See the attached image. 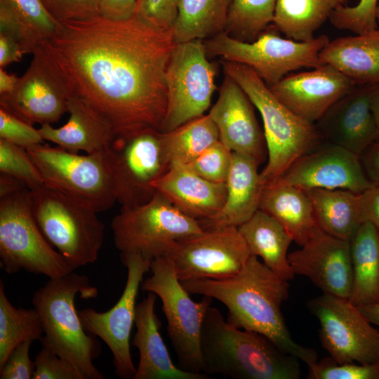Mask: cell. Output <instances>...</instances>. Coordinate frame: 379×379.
Instances as JSON below:
<instances>
[{
    "label": "cell",
    "mask_w": 379,
    "mask_h": 379,
    "mask_svg": "<svg viewBox=\"0 0 379 379\" xmlns=\"http://www.w3.org/2000/svg\"><path fill=\"white\" fill-rule=\"evenodd\" d=\"M41 46L71 93L109 126L114 138L161 131L167 111L166 71L171 31L133 15L60 22Z\"/></svg>",
    "instance_id": "1"
},
{
    "label": "cell",
    "mask_w": 379,
    "mask_h": 379,
    "mask_svg": "<svg viewBox=\"0 0 379 379\" xmlns=\"http://www.w3.org/2000/svg\"><path fill=\"white\" fill-rule=\"evenodd\" d=\"M190 294L216 299L227 310L228 324L263 335L284 352L307 366L317 352L293 340L281 307L288 296V281L274 274L258 257L250 255L241 270L223 279H198L181 282Z\"/></svg>",
    "instance_id": "2"
},
{
    "label": "cell",
    "mask_w": 379,
    "mask_h": 379,
    "mask_svg": "<svg viewBox=\"0 0 379 379\" xmlns=\"http://www.w3.org/2000/svg\"><path fill=\"white\" fill-rule=\"evenodd\" d=\"M203 373L235 379H298L299 359L256 332L230 324L210 306L203 319Z\"/></svg>",
    "instance_id": "3"
},
{
    "label": "cell",
    "mask_w": 379,
    "mask_h": 379,
    "mask_svg": "<svg viewBox=\"0 0 379 379\" xmlns=\"http://www.w3.org/2000/svg\"><path fill=\"white\" fill-rule=\"evenodd\" d=\"M95 298L98 290L90 285L88 278L73 272L51 279L33 295L32 302L38 312L44 335L39 339L45 346L71 362L84 379H104L94 366L99 356V342L88 334L75 307V298Z\"/></svg>",
    "instance_id": "4"
},
{
    "label": "cell",
    "mask_w": 379,
    "mask_h": 379,
    "mask_svg": "<svg viewBox=\"0 0 379 379\" xmlns=\"http://www.w3.org/2000/svg\"><path fill=\"white\" fill-rule=\"evenodd\" d=\"M222 65L225 74L243 88L260 114L268 157L260 180L263 185L275 181L324 139L314 123L286 107L251 67L226 60Z\"/></svg>",
    "instance_id": "5"
},
{
    "label": "cell",
    "mask_w": 379,
    "mask_h": 379,
    "mask_svg": "<svg viewBox=\"0 0 379 379\" xmlns=\"http://www.w3.org/2000/svg\"><path fill=\"white\" fill-rule=\"evenodd\" d=\"M29 192L34 217L51 245L74 270L95 262L105 239L98 213L46 185Z\"/></svg>",
    "instance_id": "6"
},
{
    "label": "cell",
    "mask_w": 379,
    "mask_h": 379,
    "mask_svg": "<svg viewBox=\"0 0 379 379\" xmlns=\"http://www.w3.org/2000/svg\"><path fill=\"white\" fill-rule=\"evenodd\" d=\"M328 41L324 34L306 41L283 38L272 24L252 42L240 41L222 32L204 44L208 56L246 65L271 87L293 71L324 65L319 53Z\"/></svg>",
    "instance_id": "7"
},
{
    "label": "cell",
    "mask_w": 379,
    "mask_h": 379,
    "mask_svg": "<svg viewBox=\"0 0 379 379\" xmlns=\"http://www.w3.org/2000/svg\"><path fill=\"white\" fill-rule=\"evenodd\" d=\"M0 262L8 274L24 270L49 279L74 270L39 227L28 188L0 197Z\"/></svg>",
    "instance_id": "8"
},
{
    "label": "cell",
    "mask_w": 379,
    "mask_h": 379,
    "mask_svg": "<svg viewBox=\"0 0 379 379\" xmlns=\"http://www.w3.org/2000/svg\"><path fill=\"white\" fill-rule=\"evenodd\" d=\"M111 227L121 253H140L150 261L166 255L179 240L204 230L198 220L184 214L159 192L142 205L121 206Z\"/></svg>",
    "instance_id": "9"
},
{
    "label": "cell",
    "mask_w": 379,
    "mask_h": 379,
    "mask_svg": "<svg viewBox=\"0 0 379 379\" xmlns=\"http://www.w3.org/2000/svg\"><path fill=\"white\" fill-rule=\"evenodd\" d=\"M150 277L142 280L141 288L152 292L162 302L166 330L178 361V367L194 373H203L200 340L203 319L213 298L204 295L194 302L182 286L166 256L152 260Z\"/></svg>",
    "instance_id": "10"
},
{
    "label": "cell",
    "mask_w": 379,
    "mask_h": 379,
    "mask_svg": "<svg viewBox=\"0 0 379 379\" xmlns=\"http://www.w3.org/2000/svg\"><path fill=\"white\" fill-rule=\"evenodd\" d=\"M26 149L46 187L97 213L117 202L102 152L82 155L43 143Z\"/></svg>",
    "instance_id": "11"
},
{
    "label": "cell",
    "mask_w": 379,
    "mask_h": 379,
    "mask_svg": "<svg viewBox=\"0 0 379 379\" xmlns=\"http://www.w3.org/2000/svg\"><path fill=\"white\" fill-rule=\"evenodd\" d=\"M160 132L114 138L102 151L114 194L121 206L142 205L157 192L152 184L169 167Z\"/></svg>",
    "instance_id": "12"
},
{
    "label": "cell",
    "mask_w": 379,
    "mask_h": 379,
    "mask_svg": "<svg viewBox=\"0 0 379 379\" xmlns=\"http://www.w3.org/2000/svg\"><path fill=\"white\" fill-rule=\"evenodd\" d=\"M216 70L204 40L175 44L166 71L167 111L161 132L204 115L217 88Z\"/></svg>",
    "instance_id": "13"
},
{
    "label": "cell",
    "mask_w": 379,
    "mask_h": 379,
    "mask_svg": "<svg viewBox=\"0 0 379 379\" xmlns=\"http://www.w3.org/2000/svg\"><path fill=\"white\" fill-rule=\"evenodd\" d=\"M317 317L320 340L337 363L379 361V331L347 298L324 293L308 302Z\"/></svg>",
    "instance_id": "14"
},
{
    "label": "cell",
    "mask_w": 379,
    "mask_h": 379,
    "mask_svg": "<svg viewBox=\"0 0 379 379\" xmlns=\"http://www.w3.org/2000/svg\"><path fill=\"white\" fill-rule=\"evenodd\" d=\"M251 254L237 227H216L177 241L165 255L180 282L238 274Z\"/></svg>",
    "instance_id": "15"
},
{
    "label": "cell",
    "mask_w": 379,
    "mask_h": 379,
    "mask_svg": "<svg viewBox=\"0 0 379 379\" xmlns=\"http://www.w3.org/2000/svg\"><path fill=\"white\" fill-rule=\"evenodd\" d=\"M120 256L127 268V279L118 302L104 312L90 307L78 312L86 332L101 338L110 350L116 375L134 379L136 368L130 351L131 333L135 324L138 290L144 274L150 270L152 261L137 253H121Z\"/></svg>",
    "instance_id": "16"
},
{
    "label": "cell",
    "mask_w": 379,
    "mask_h": 379,
    "mask_svg": "<svg viewBox=\"0 0 379 379\" xmlns=\"http://www.w3.org/2000/svg\"><path fill=\"white\" fill-rule=\"evenodd\" d=\"M32 55L13 91L0 95V107L32 125L52 124L68 112L72 93L42 46Z\"/></svg>",
    "instance_id": "17"
},
{
    "label": "cell",
    "mask_w": 379,
    "mask_h": 379,
    "mask_svg": "<svg viewBox=\"0 0 379 379\" xmlns=\"http://www.w3.org/2000/svg\"><path fill=\"white\" fill-rule=\"evenodd\" d=\"M277 180L305 191L343 189L358 194L374 185L367 177L359 156L324 140Z\"/></svg>",
    "instance_id": "18"
},
{
    "label": "cell",
    "mask_w": 379,
    "mask_h": 379,
    "mask_svg": "<svg viewBox=\"0 0 379 379\" xmlns=\"http://www.w3.org/2000/svg\"><path fill=\"white\" fill-rule=\"evenodd\" d=\"M295 274L306 277L324 293L349 298L352 284L350 241L317 226L300 248L288 253Z\"/></svg>",
    "instance_id": "19"
},
{
    "label": "cell",
    "mask_w": 379,
    "mask_h": 379,
    "mask_svg": "<svg viewBox=\"0 0 379 379\" xmlns=\"http://www.w3.org/2000/svg\"><path fill=\"white\" fill-rule=\"evenodd\" d=\"M254 107L243 88L225 74L218 98L208 114L222 143L233 152L251 157L260 165L265 160L267 150Z\"/></svg>",
    "instance_id": "20"
},
{
    "label": "cell",
    "mask_w": 379,
    "mask_h": 379,
    "mask_svg": "<svg viewBox=\"0 0 379 379\" xmlns=\"http://www.w3.org/2000/svg\"><path fill=\"white\" fill-rule=\"evenodd\" d=\"M356 85L333 66L324 64L310 71L290 73L270 88L291 111L315 123Z\"/></svg>",
    "instance_id": "21"
},
{
    "label": "cell",
    "mask_w": 379,
    "mask_h": 379,
    "mask_svg": "<svg viewBox=\"0 0 379 379\" xmlns=\"http://www.w3.org/2000/svg\"><path fill=\"white\" fill-rule=\"evenodd\" d=\"M373 84H357L314 123L324 140L361 156L379 139L370 105Z\"/></svg>",
    "instance_id": "22"
},
{
    "label": "cell",
    "mask_w": 379,
    "mask_h": 379,
    "mask_svg": "<svg viewBox=\"0 0 379 379\" xmlns=\"http://www.w3.org/2000/svg\"><path fill=\"white\" fill-rule=\"evenodd\" d=\"M152 186L177 208L199 222L216 215L227 198L225 182H213L173 164Z\"/></svg>",
    "instance_id": "23"
},
{
    "label": "cell",
    "mask_w": 379,
    "mask_h": 379,
    "mask_svg": "<svg viewBox=\"0 0 379 379\" xmlns=\"http://www.w3.org/2000/svg\"><path fill=\"white\" fill-rule=\"evenodd\" d=\"M157 295H147L136 305V332L131 345L140 359L134 379H208L206 373L185 371L175 366L159 333L161 323L155 312Z\"/></svg>",
    "instance_id": "24"
},
{
    "label": "cell",
    "mask_w": 379,
    "mask_h": 379,
    "mask_svg": "<svg viewBox=\"0 0 379 379\" xmlns=\"http://www.w3.org/2000/svg\"><path fill=\"white\" fill-rule=\"evenodd\" d=\"M259 164L251 157L233 152L225 182L227 198L220 211L211 219L200 221L203 229L239 227L258 209L263 189Z\"/></svg>",
    "instance_id": "25"
},
{
    "label": "cell",
    "mask_w": 379,
    "mask_h": 379,
    "mask_svg": "<svg viewBox=\"0 0 379 379\" xmlns=\"http://www.w3.org/2000/svg\"><path fill=\"white\" fill-rule=\"evenodd\" d=\"M69 117L61 127L41 125L39 131L44 140L69 152L86 154L102 152L114 138L109 126L88 104L72 93L67 101Z\"/></svg>",
    "instance_id": "26"
},
{
    "label": "cell",
    "mask_w": 379,
    "mask_h": 379,
    "mask_svg": "<svg viewBox=\"0 0 379 379\" xmlns=\"http://www.w3.org/2000/svg\"><path fill=\"white\" fill-rule=\"evenodd\" d=\"M328 64L356 84L379 82V27L356 36L329 41L319 53Z\"/></svg>",
    "instance_id": "27"
},
{
    "label": "cell",
    "mask_w": 379,
    "mask_h": 379,
    "mask_svg": "<svg viewBox=\"0 0 379 379\" xmlns=\"http://www.w3.org/2000/svg\"><path fill=\"white\" fill-rule=\"evenodd\" d=\"M259 209L277 220L300 246L317 226L307 192L279 180L264 185Z\"/></svg>",
    "instance_id": "28"
},
{
    "label": "cell",
    "mask_w": 379,
    "mask_h": 379,
    "mask_svg": "<svg viewBox=\"0 0 379 379\" xmlns=\"http://www.w3.org/2000/svg\"><path fill=\"white\" fill-rule=\"evenodd\" d=\"M60 25L41 0H0V33L18 41L25 54H32Z\"/></svg>",
    "instance_id": "29"
},
{
    "label": "cell",
    "mask_w": 379,
    "mask_h": 379,
    "mask_svg": "<svg viewBox=\"0 0 379 379\" xmlns=\"http://www.w3.org/2000/svg\"><path fill=\"white\" fill-rule=\"evenodd\" d=\"M237 229L251 255L261 258L263 263L281 279L288 281L294 278L288 253L293 240L277 220L258 209Z\"/></svg>",
    "instance_id": "30"
},
{
    "label": "cell",
    "mask_w": 379,
    "mask_h": 379,
    "mask_svg": "<svg viewBox=\"0 0 379 379\" xmlns=\"http://www.w3.org/2000/svg\"><path fill=\"white\" fill-rule=\"evenodd\" d=\"M352 272L348 300L361 307L379 301V232L363 222L350 240Z\"/></svg>",
    "instance_id": "31"
},
{
    "label": "cell",
    "mask_w": 379,
    "mask_h": 379,
    "mask_svg": "<svg viewBox=\"0 0 379 379\" xmlns=\"http://www.w3.org/2000/svg\"><path fill=\"white\" fill-rule=\"evenodd\" d=\"M306 192L317 225L333 237L350 241L363 222L360 194L343 189H312Z\"/></svg>",
    "instance_id": "32"
},
{
    "label": "cell",
    "mask_w": 379,
    "mask_h": 379,
    "mask_svg": "<svg viewBox=\"0 0 379 379\" xmlns=\"http://www.w3.org/2000/svg\"><path fill=\"white\" fill-rule=\"evenodd\" d=\"M348 0H277L272 25L287 38L306 41Z\"/></svg>",
    "instance_id": "33"
},
{
    "label": "cell",
    "mask_w": 379,
    "mask_h": 379,
    "mask_svg": "<svg viewBox=\"0 0 379 379\" xmlns=\"http://www.w3.org/2000/svg\"><path fill=\"white\" fill-rule=\"evenodd\" d=\"M231 0H178L172 33L175 43L208 39L224 32Z\"/></svg>",
    "instance_id": "34"
},
{
    "label": "cell",
    "mask_w": 379,
    "mask_h": 379,
    "mask_svg": "<svg viewBox=\"0 0 379 379\" xmlns=\"http://www.w3.org/2000/svg\"><path fill=\"white\" fill-rule=\"evenodd\" d=\"M169 164L186 165L219 140L218 128L209 114L202 115L168 131L160 132Z\"/></svg>",
    "instance_id": "35"
},
{
    "label": "cell",
    "mask_w": 379,
    "mask_h": 379,
    "mask_svg": "<svg viewBox=\"0 0 379 379\" xmlns=\"http://www.w3.org/2000/svg\"><path fill=\"white\" fill-rule=\"evenodd\" d=\"M44 333L40 317L33 309L16 308L6 295L0 281V369L13 349L27 340H39Z\"/></svg>",
    "instance_id": "36"
},
{
    "label": "cell",
    "mask_w": 379,
    "mask_h": 379,
    "mask_svg": "<svg viewBox=\"0 0 379 379\" xmlns=\"http://www.w3.org/2000/svg\"><path fill=\"white\" fill-rule=\"evenodd\" d=\"M277 0H231L224 32L240 41H255L274 22Z\"/></svg>",
    "instance_id": "37"
},
{
    "label": "cell",
    "mask_w": 379,
    "mask_h": 379,
    "mask_svg": "<svg viewBox=\"0 0 379 379\" xmlns=\"http://www.w3.org/2000/svg\"><path fill=\"white\" fill-rule=\"evenodd\" d=\"M0 173L20 180L29 190L44 185L42 175L27 150L0 139Z\"/></svg>",
    "instance_id": "38"
},
{
    "label": "cell",
    "mask_w": 379,
    "mask_h": 379,
    "mask_svg": "<svg viewBox=\"0 0 379 379\" xmlns=\"http://www.w3.org/2000/svg\"><path fill=\"white\" fill-rule=\"evenodd\" d=\"M378 0H359L354 6H341L329 18L331 24L339 29L356 34L377 29L376 9Z\"/></svg>",
    "instance_id": "39"
},
{
    "label": "cell",
    "mask_w": 379,
    "mask_h": 379,
    "mask_svg": "<svg viewBox=\"0 0 379 379\" xmlns=\"http://www.w3.org/2000/svg\"><path fill=\"white\" fill-rule=\"evenodd\" d=\"M232 153L218 140L185 166L207 180L225 182L232 164Z\"/></svg>",
    "instance_id": "40"
},
{
    "label": "cell",
    "mask_w": 379,
    "mask_h": 379,
    "mask_svg": "<svg viewBox=\"0 0 379 379\" xmlns=\"http://www.w3.org/2000/svg\"><path fill=\"white\" fill-rule=\"evenodd\" d=\"M309 379H379V361L337 363L330 357L308 366Z\"/></svg>",
    "instance_id": "41"
},
{
    "label": "cell",
    "mask_w": 379,
    "mask_h": 379,
    "mask_svg": "<svg viewBox=\"0 0 379 379\" xmlns=\"http://www.w3.org/2000/svg\"><path fill=\"white\" fill-rule=\"evenodd\" d=\"M178 14V0H138L133 15L162 30L173 31Z\"/></svg>",
    "instance_id": "42"
},
{
    "label": "cell",
    "mask_w": 379,
    "mask_h": 379,
    "mask_svg": "<svg viewBox=\"0 0 379 379\" xmlns=\"http://www.w3.org/2000/svg\"><path fill=\"white\" fill-rule=\"evenodd\" d=\"M0 139L25 149L42 144L39 129L3 107H0Z\"/></svg>",
    "instance_id": "43"
},
{
    "label": "cell",
    "mask_w": 379,
    "mask_h": 379,
    "mask_svg": "<svg viewBox=\"0 0 379 379\" xmlns=\"http://www.w3.org/2000/svg\"><path fill=\"white\" fill-rule=\"evenodd\" d=\"M34 363L32 379H84L71 362L45 346L35 356Z\"/></svg>",
    "instance_id": "44"
},
{
    "label": "cell",
    "mask_w": 379,
    "mask_h": 379,
    "mask_svg": "<svg viewBox=\"0 0 379 379\" xmlns=\"http://www.w3.org/2000/svg\"><path fill=\"white\" fill-rule=\"evenodd\" d=\"M59 22L88 19L100 15L102 0H41Z\"/></svg>",
    "instance_id": "45"
},
{
    "label": "cell",
    "mask_w": 379,
    "mask_h": 379,
    "mask_svg": "<svg viewBox=\"0 0 379 379\" xmlns=\"http://www.w3.org/2000/svg\"><path fill=\"white\" fill-rule=\"evenodd\" d=\"M33 340H25L16 346L0 369L1 379H32L35 363L29 355Z\"/></svg>",
    "instance_id": "46"
},
{
    "label": "cell",
    "mask_w": 379,
    "mask_h": 379,
    "mask_svg": "<svg viewBox=\"0 0 379 379\" xmlns=\"http://www.w3.org/2000/svg\"><path fill=\"white\" fill-rule=\"evenodd\" d=\"M360 208L362 222H371L379 232V185L360 194Z\"/></svg>",
    "instance_id": "47"
},
{
    "label": "cell",
    "mask_w": 379,
    "mask_h": 379,
    "mask_svg": "<svg viewBox=\"0 0 379 379\" xmlns=\"http://www.w3.org/2000/svg\"><path fill=\"white\" fill-rule=\"evenodd\" d=\"M138 0H102L100 15L111 19L122 20L131 18Z\"/></svg>",
    "instance_id": "48"
},
{
    "label": "cell",
    "mask_w": 379,
    "mask_h": 379,
    "mask_svg": "<svg viewBox=\"0 0 379 379\" xmlns=\"http://www.w3.org/2000/svg\"><path fill=\"white\" fill-rule=\"evenodd\" d=\"M23 50L13 37L0 33V67L19 62L24 55Z\"/></svg>",
    "instance_id": "49"
},
{
    "label": "cell",
    "mask_w": 379,
    "mask_h": 379,
    "mask_svg": "<svg viewBox=\"0 0 379 379\" xmlns=\"http://www.w3.org/2000/svg\"><path fill=\"white\" fill-rule=\"evenodd\" d=\"M360 159L368 179L373 184L379 185V139L362 153Z\"/></svg>",
    "instance_id": "50"
},
{
    "label": "cell",
    "mask_w": 379,
    "mask_h": 379,
    "mask_svg": "<svg viewBox=\"0 0 379 379\" xmlns=\"http://www.w3.org/2000/svg\"><path fill=\"white\" fill-rule=\"evenodd\" d=\"M27 188L20 180L9 175L0 173V197Z\"/></svg>",
    "instance_id": "51"
},
{
    "label": "cell",
    "mask_w": 379,
    "mask_h": 379,
    "mask_svg": "<svg viewBox=\"0 0 379 379\" xmlns=\"http://www.w3.org/2000/svg\"><path fill=\"white\" fill-rule=\"evenodd\" d=\"M19 78L15 74L7 73L3 68H0V95L12 93L18 84Z\"/></svg>",
    "instance_id": "52"
},
{
    "label": "cell",
    "mask_w": 379,
    "mask_h": 379,
    "mask_svg": "<svg viewBox=\"0 0 379 379\" xmlns=\"http://www.w3.org/2000/svg\"><path fill=\"white\" fill-rule=\"evenodd\" d=\"M358 307L373 325L379 327V301Z\"/></svg>",
    "instance_id": "53"
},
{
    "label": "cell",
    "mask_w": 379,
    "mask_h": 379,
    "mask_svg": "<svg viewBox=\"0 0 379 379\" xmlns=\"http://www.w3.org/2000/svg\"><path fill=\"white\" fill-rule=\"evenodd\" d=\"M370 105L375 121L379 128V82L373 85Z\"/></svg>",
    "instance_id": "54"
},
{
    "label": "cell",
    "mask_w": 379,
    "mask_h": 379,
    "mask_svg": "<svg viewBox=\"0 0 379 379\" xmlns=\"http://www.w3.org/2000/svg\"><path fill=\"white\" fill-rule=\"evenodd\" d=\"M376 18H377V22L379 27V0L378 2L377 9H376Z\"/></svg>",
    "instance_id": "55"
}]
</instances>
